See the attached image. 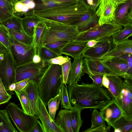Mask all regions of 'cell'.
Here are the masks:
<instances>
[{"label":"cell","mask_w":132,"mask_h":132,"mask_svg":"<svg viewBox=\"0 0 132 132\" xmlns=\"http://www.w3.org/2000/svg\"><path fill=\"white\" fill-rule=\"evenodd\" d=\"M54 121L63 132H73L70 116V109L59 111Z\"/></svg>","instance_id":"d4e9b609"},{"label":"cell","mask_w":132,"mask_h":132,"mask_svg":"<svg viewBox=\"0 0 132 132\" xmlns=\"http://www.w3.org/2000/svg\"><path fill=\"white\" fill-rule=\"evenodd\" d=\"M97 41L95 40H92L88 42L87 45V47H92L94 46L97 43Z\"/></svg>","instance_id":"f5cc1de1"},{"label":"cell","mask_w":132,"mask_h":132,"mask_svg":"<svg viewBox=\"0 0 132 132\" xmlns=\"http://www.w3.org/2000/svg\"><path fill=\"white\" fill-rule=\"evenodd\" d=\"M100 112L108 126L112 127L114 122L123 115V113L114 99L100 109Z\"/></svg>","instance_id":"2e32d148"},{"label":"cell","mask_w":132,"mask_h":132,"mask_svg":"<svg viewBox=\"0 0 132 132\" xmlns=\"http://www.w3.org/2000/svg\"><path fill=\"white\" fill-rule=\"evenodd\" d=\"M44 27L40 42L44 46L50 43L61 40H75L80 33L76 26L47 20H41Z\"/></svg>","instance_id":"277c9868"},{"label":"cell","mask_w":132,"mask_h":132,"mask_svg":"<svg viewBox=\"0 0 132 132\" xmlns=\"http://www.w3.org/2000/svg\"><path fill=\"white\" fill-rule=\"evenodd\" d=\"M20 102L22 109L26 114L32 115L30 104L24 88L21 90L14 91Z\"/></svg>","instance_id":"e575fe53"},{"label":"cell","mask_w":132,"mask_h":132,"mask_svg":"<svg viewBox=\"0 0 132 132\" xmlns=\"http://www.w3.org/2000/svg\"><path fill=\"white\" fill-rule=\"evenodd\" d=\"M97 43L94 46L87 47L82 55L85 57L99 60L115 47L111 36L96 40Z\"/></svg>","instance_id":"8fae6325"},{"label":"cell","mask_w":132,"mask_h":132,"mask_svg":"<svg viewBox=\"0 0 132 132\" xmlns=\"http://www.w3.org/2000/svg\"><path fill=\"white\" fill-rule=\"evenodd\" d=\"M114 47L98 60L109 57L122 56L125 54H132V40L128 39L115 43Z\"/></svg>","instance_id":"ffe728a7"},{"label":"cell","mask_w":132,"mask_h":132,"mask_svg":"<svg viewBox=\"0 0 132 132\" xmlns=\"http://www.w3.org/2000/svg\"><path fill=\"white\" fill-rule=\"evenodd\" d=\"M30 80L28 79L15 83V88L14 91H19L23 89Z\"/></svg>","instance_id":"bcb514c9"},{"label":"cell","mask_w":132,"mask_h":132,"mask_svg":"<svg viewBox=\"0 0 132 132\" xmlns=\"http://www.w3.org/2000/svg\"><path fill=\"white\" fill-rule=\"evenodd\" d=\"M61 93L55 97L51 98L47 104L49 114L53 120L55 119L56 111L59 107L60 102Z\"/></svg>","instance_id":"d590c367"},{"label":"cell","mask_w":132,"mask_h":132,"mask_svg":"<svg viewBox=\"0 0 132 132\" xmlns=\"http://www.w3.org/2000/svg\"><path fill=\"white\" fill-rule=\"evenodd\" d=\"M67 87V84L63 83L61 93V108L71 109L73 106L70 102Z\"/></svg>","instance_id":"8d00e7d4"},{"label":"cell","mask_w":132,"mask_h":132,"mask_svg":"<svg viewBox=\"0 0 132 132\" xmlns=\"http://www.w3.org/2000/svg\"><path fill=\"white\" fill-rule=\"evenodd\" d=\"M42 61L39 56L37 54H35L33 57L32 61L34 63H37L40 62Z\"/></svg>","instance_id":"db71d44e"},{"label":"cell","mask_w":132,"mask_h":132,"mask_svg":"<svg viewBox=\"0 0 132 132\" xmlns=\"http://www.w3.org/2000/svg\"><path fill=\"white\" fill-rule=\"evenodd\" d=\"M49 64L48 62L42 60L38 63L32 61L15 68V83L26 79L38 80Z\"/></svg>","instance_id":"9c48e42d"},{"label":"cell","mask_w":132,"mask_h":132,"mask_svg":"<svg viewBox=\"0 0 132 132\" xmlns=\"http://www.w3.org/2000/svg\"><path fill=\"white\" fill-rule=\"evenodd\" d=\"M36 109L37 117L41 120L44 132H63L51 118L46 107L39 96L36 100Z\"/></svg>","instance_id":"4fadbf2b"},{"label":"cell","mask_w":132,"mask_h":132,"mask_svg":"<svg viewBox=\"0 0 132 132\" xmlns=\"http://www.w3.org/2000/svg\"><path fill=\"white\" fill-rule=\"evenodd\" d=\"M127 54L100 60L111 74L120 77L124 79H132V61H128Z\"/></svg>","instance_id":"8992f818"},{"label":"cell","mask_w":132,"mask_h":132,"mask_svg":"<svg viewBox=\"0 0 132 132\" xmlns=\"http://www.w3.org/2000/svg\"><path fill=\"white\" fill-rule=\"evenodd\" d=\"M6 29L9 34L18 41L28 45H32L33 36L28 35L23 31L11 30Z\"/></svg>","instance_id":"1f68e13d"},{"label":"cell","mask_w":132,"mask_h":132,"mask_svg":"<svg viewBox=\"0 0 132 132\" xmlns=\"http://www.w3.org/2000/svg\"><path fill=\"white\" fill-rule=\"evenodd\" d=\"M116 4L117 6L120 4L125 3L129 0H112Z\"/></svg>","instance_id":"6f0895ef"},{"label":"cell","mask_w":132,"mask_h":132,"mask_svg":"<svg viewBox=\"0 0 132 132\" xmlns=\"http://www.w3.org/2000/svg\"><path fill=\"white\" fill-rule=\"evenodd\" d=\"M37 82L39 96L47 107L49 100L61 92L63 83L61 65L49 63Z\"/></svg>","instance_id":"3957f363"},{"label":"cell","mask_w":132,"mask_h":132,"mask_svg":"<svg viewBox=\"0 0 132 132\" xmlns=\"http://www.w3.org/2000/svg\"><path fill=\"white\" fill-rule=\"evenodd\" d=\"M96 10L90 9L77 22L73 25H76L80 32L88 30L99 24V18L96 14Z\"/></svg>","instance_id":"ac0fdd59"},{"label":"cell","mask_w":132,"mask_h":132,"mask_svg":"<svg viewBox=\"0 0 132 132\" xmlns=\"http://www.w3.org/2000/svg\"><path fill=\"white\" fill-rule=\"evenodd\" d=\"M71 64V59L61 65L63 77V82L67 84L68 75Z\"/></svg>","instance_id":"b9f144b4"},{"label":"cell","mask_w":132,"mask_h":132,"mask_svg":"<svg viewBox=\"0 0 132 132\" xmlns=\"http://www.w3.org/2000/svg\"><path fill=\"white\" fill-rule=\"evenodd\" d=\"M68 89L71 104L82 110L88 108L100 110L112 100L106 89L93 82L68 85Z\"/></svg>","instance_id":"6da1fadb"},{"label":"cell","mask_w":132,"mask_h":132,"mask_svg":"<svg viewBox=\"0 0 132 132\" xmlns=\"http://www.w3.org/2000/svg\"><path fill=\"white\" fill-rule=\"evenodd\" d=\"M117 5L112 0H102L96 11L99 24L114 22Z\"/></svg>","instance_id":"9a60e30c"},{"label":"cell","mask_w":132,"mask_h":132,"mask_svg":"<svg viewBox=\"0 0 132 132\" xmlns=\"http://www.w3.org/2000/svg\"><path fill=\"white\" fill-rule=\"evenodd\" d=\"M40 20L36 16H25L22 18V25L24 31L28 35L32 37L34 27Z\"/></svg>","instance_id":"f1b7e54d"},{"label":"cell","mask_w":132,"mask_h":132,"mask_svg":"<svg viewBox=\"0 0 132 132\" xmlns=\"http://www.w3.org/2000/svg\"><path fill=\"white\" fill-rule=\"evenodd\" d=\"M132 35V26H130L121 29L111 36L114 43L124 40Z\"/></svg>","instance_id":"836d02e7"},{"label":"cell","mask_w":132,"mask_h":132,"mask_svg":"<svg viewBox=\"0 0 132 132\" xmlns=\"http://www.w3.org/2000/svg\"><path fill=\"white\" fill-rule=\"evenodd\" d=\"M84 57L81 55L74 59L71 63L68 77L67 84L71 85L78 83L85 73L82 71Z\"/></svg>","instance_id":"d6986e66"},{"label":"cell","mask_w":132,"mask_h":132,"mask_svg":"<svg viewBox=\"0 0 132 132\" xmlns=\"http://www.w3.org/2000/svg\"><path fill=\"white\" fill-rule=\"evenodd\" d=\"M79 3L76 2H62L54 0H39L35 2V7L33 9H29L28 11L34 12L56 7L71 6Z\"/></svg>","instance_id":"7402d4cb"},{"label":"cell","mask_w":132,"mask_h":132,"mask_svg":"<svg viewBox=\"0 0 132 132\" xmlns=\"http://www.w3.org/2000/svg\"><path fill=\"white\" fill-rule=\"evenodd\" d=\"M0 77L6 90L11 95L14 94L13 92L8 90L9 86L15 83V68L13 59L7 52L3 58L0 60Z\"/></svg>","instance_id":"30bf717a"},{"label":"cell","mask_w":132,"mask_h":132,"mask_svg":"<svg viewBox=\"0 0 132 132\" xmlns=\"http://www.w3.org/2000/svg\"><path fill=\"white\" fill-rule=\"evenodd\" d=\"M69 42L67 40L55 41L50 43L44 46L61 56L62 54L61 51L62 49Z\"/></svg>","instance_id":"f35d334b"},{"label":"cell","mask_w":132,"mask_h":132,"mask_svg":"<svg viewBox=\"0 0 132 132\" xmlns=\"http://www.w3.org/2000/svg\"><path fill=\"white\" fill-rule=\"evenodd\" d=\"M13 15V4L5 0H0V23Z\"/></svg>","instance_id":"d6a6232c"},{"label":"cell","mask_w":132,"mask_h":132,"mask_svg":"<svg viewBox=\"0 0 132 132\" xmlns=\"http://www.w3.org/2000/svg\"><path fill=\"white\" fill-rule=\"evenodd\" d=\"M109 83L107 90L112 99L117 101L123 87L124 80L120 77L114 75L106 76Z\"/></svg>","instance_id":"cb8c5ba5"},{"label":"cell","mask_w":132,"mask_h":132,"mask_svg":"<svg viewBox=\"0 0 132 132\" xmlns=\"http://www.w3.org/2000/svg\"><path fill=\"white\" fill-rule=\"evenodd\" d=\"M8 51L5 47L0 42V59H2Z\"/></svg>","instance_id":"f907efd6"},{"label":"cell","mask_w":132,"mask_h":132,"mask_svg":"<svg viewBox=\"0 0 132 132\" xmlns=\"http://www.w3.org/2000/svg\"><path fill=\"white\" fill-rule=\"evenodd\" d=\"M103 76L101 75L89 76L92 80L93 82L100 87H102V80Z\"/></svg>","instance_id":"7dc6e473"},{"label":"cell","mask_w":132,"mask_h":132,"mask_svg":"<svg viewBox=\"0 0 132 132\" xmlns=\"http://www.w3.org/2000/svg\"><path fill=\"white\" fill-rule=\"evenodd\" d=\"M70 58L68 56L65 57L61 55L52 59L48 61V62L49 63L61 65L68 61Z\"/></svg>","instance_id":"7bdbcfd3"},{"label":"cell","mask_w":132,"mask_h":132,"mask_svg":"<svg viewBox=\"0 0 132 132\" xmlns=\"http://www.w3.org/2000/svg\"><path fill=\"white\" fill-rule=\"evenodd\" d=\"M13 125L6 109L0 110V132H17Z\"/></svg>","instance_id":"4316f807"},{"label":"cell","mask_w":132,"mask_h":132,"mask_svg":"<svg viewBox=\"0 0 132 132\" xmlns=\"http://www.w3.org/2000/svg\"><path fill=\"white\" fill-rule=\"evenodd\" d=\"M102 0H83L90 9L96 10Z\"/></svg>","instance_id":"ee69618b"},{"label":"cell","mask_w":132,"mask_h":132,"mask_svg":"<svg viewBox=\"0 0 132 132\" xmlns=\"http://www.w3.org/2000/svg\"><path fill=\"white\" fill-rule=\"evenodd\" d=\"M91 125L89 128L93 129L101 126H106L105 121L100 112L97 109H93L91 119Z\"/></svg>","instance_id":"74e56055"},{"label":"cell","mask_w":132,"mask_h":132,"mask_svg":"<svg viewBox=\"0 0 132 132\" xmlns=\"http://www.w3.org/2000/svg\"><path fill=\"white\" fill-rule=\"evenodd\" d=\"M22 18L13 15L0 23L8 29L24 31L22 25Z\"/></svg>","instance_id":"f546056e"},{"label":"cell","mask_w":132,"mask_h":132,"mask_svg":"<svg viewBox=\"0 0 132 132\" xmlns=\"http://www.w3.org/2000/svg\"><path fill=\"white\" fill-rule=\"evenodd\" d=\"M109 83V80L106 76H103L102 80V85L103 87L106 89L108 88Z\"/></svg>","instance_id":"816d5d0a"},{"label":"cell","mask_w":132,"mask_h":132,"mask_svg":"<svg viewBox=\"0 0 132 132\" xmlns=\"http://www.w3.org/2000/svg\"><path fill=\"white\" fill-rule=\"evenodd\" d=\"M9 35L11 44V55L15 68L32 61L35 54L32 45L23 44L9 34Z\"/></svg>","instance_id":"ba28073f"},{"label":"cell","mask_w":132,"mask_h":132,"mask_svg":"<svg viewBox=\"0 0 132 132\" xmlns=\"http://www.w3.org/2000/svg\"><path fill=\"white\" fill-rule=\"evenodd\" d=\"M44 27V22L40 20L34 27L32 45L35 50V54H38V51L40 47V39Z\"/></svg>","instance_id":"4dcf8cb0"},{"label":"cell","mask_w":132,"mask_h":132,"mask_svg":"<svg viewBox=\"0 0 132 132\" xmlns=\"http://www.w3.org/2000/svg\"><path fill=\"white\" fill-rule=\"evenodd\" d=\"M31 132H44L42 125L38 119L36 120Z\"/></svg>","instance_id":"c3c4849f"},{"label":"cell","mask_w":132,"mask_h":132,"mask_svg":"<svg viewBox=\"0 0 132 132\" xmlns=\"http://www.w3.org/2000/svg\"><path fill=\"white\" fill-rule=\"evenodd\" d=\"M82 110L73 106L70 109V116L73 132H79L82 125L83 121L81 117Z\"/></svg>","instance_id":"83f0119b"},{"label":"cell","mask_w":132,"mask_h":132,"mask_svg":"<svg viewBox=\"0 0 132 132\" xmlns=\"http://www.w3.org/2000/svg\"><path fill=\"white\" fill-rule=\"evenodd\" d=\"M82 71L88 76H103L113 75L108 71L100 60L87 57L84 59Z\"/></svg>","instance_id":"e0dca14e"},{"label":"cell","mask_w":132,"mask_h":132,"mask_svg":"<svg viewBox=\"0 0 132 132\" xmlns=\"http://www.w3.org/2000/svg\"><path fill=\"white\" fill-rule=\"evenodd\" d=\"M7 2L12 4L13 5L15 4L19 0H5Z\"/></svg>","instance_id":"94428289"},{"label":"cell","mask_w":132,"mask_h":132,"mask_svg":"<svg viewBox=\"0 0 132 132\" xmlns=\"http://www.w3.org/2000/svg\"><path fill=\"white\" fill-rule=\"evenodd\" d=\"M0 42L5 47L11 54V44L8 32L6 29L1 24H0Z\"/></svg>","instance_id":"60d3db41"},{"label":"cell","mask_w":132,"mask_h":132,"mask_svg":"<svg viewBox=\"0 0 132 132\" xmlns=\"http://www.w3.org/2000/svg\"><path fill=\"white\" fill-rule=\"evenodd\" d=\"M10 118L20 132H31L38 118L35 116L28 114L13 102L6 107Z\"/></svg>","instance_id":"5b68a950"},{"label":"cell","mask_w":132,"mask_h":132,"mask_svg":"<svg viewBox=\"0 0 132 132\" xmlns=\"http://www.w3.org/2000/svg\"><path fill=\"white\" fill-rule=\"evenodd\" d=\"M116 102L123 115L132 118V79L124 80Z\"/></svg>","instance_id":"7c38bea8"},{"label":"cell","mask_w":132,"mask_h":132,"mask_svg":"<svg viewBox=\"0 0 132 132\" xmlns=\"http://www.w3.org/2000/svg\"><path fill=\"white\" fill-rule=\"evenodd\" d=\"M90 9L87 5L79 3L71 6L56 7L34 12L28 11L24 15L36 16L40 20H49L73 25Z\"/></svg>","instance_id":"7a4b0ae2"},{"label":"cell","mask_w":132,"mask_h":132,"mask_svg":"<svg viewBox=\"0 0 132 132\" xmlns=\"http://www.w3.org/2000/svg\"><path fill=\"white\" fill-rule=\"evenodd\" d=\"M15 88V83L14 82L10 85L8 86V90L9 91H14Z\"/></svg>","instance_id":"9f6ffc18"},{"label":"cell","mask_w":132,"mask_h":132,"mask_svg":"<svg viewBox=\"0 0 132 132\" xmlns=\"http://www.w3.org/2000/svg\"><path fill=\"white\" fill-rule=\"evenodd\" d=\"M111 126H101L93 129L88 128L85 130L83 131L84 132H108L110 131Z\"/></svg>","instance_id":"f6af8a7d"},{"label":"cell","mask_w":132,"mask_h":132,"mask_svg":"<svg viewBox=\"0 0 132 132\" xmlns=\"http://www.w3.org/2000/svg\"><path fill=\"white\" fill-rule=\"evenodd\" d=\"M87 42L75 40L69 42L62 49L61 53L70 56L73 59L81 55L87 47Z\"/></svg>","instance_id":"44dd1931"},{"label":"cell","mask_w":132,"mask_h":132,"mask_svg":"<svg viewBox=\"0 0 132 132\" xmlns=\"http://www.w3.org/2000/svg\"><path fill=\"white\" fill-rule=\"evenodd\" d=\"M24 89L30 104L32 114L37 117L36 100L39 96L37 82L33 80H30Z\"/></svg>","instance_id":"603a6c76"},{"label":"cell","mask_w":132,"mask_h":132,"mask_svg":"<svg viewBox=\"0 0 132 132\" xmlns=\"http://www.w3.org/2000/svg\"><path fill=\"white\" fill-rule=\"evenodd\" d=\"M0 89L1 90H3L5 91V92H7L6 90V89L4 87L3 85V83L2 81V79L0 77Z\"/></svg>","instance_id":"680465c9"},{"label":"cell","mask_w":132,"mask_h":132,"mask_svg":"<svg viewBox=\"0 0 132 132\" xmlns=\"http://www.w3.org/2000/svg\"><path fill=\"white\" fill-rule=\"evenodd\" d=\"M112 127L114 132H132V118L122 115L114 122Z\"/></svg>","instance_id":"484cf974"},{"label":"cell","mask_w":132,"mask_h":132,"mask_svg":"<svg viewBox=\"0 0 132 132\" xmlns=\"http://www.w3.org/2000/svg\"><path fill=\"white\" fill-rule=\"evenodd\" d=\"M38 54L40 57L41 60L46 62H48L52 59L60 56L43 46H40L39 47L38 51Z\"/></svg>","instance_id":"ab89813d"},{"label":"cell","mask_w":132,"mask_h":132,"mask_svg":"<svg viewBox=\"0 0 132 132\" xmlns=\"http://www.w3.org/2000/svg\"><path fill=\"white\" fill-rule=\"evenodd\" d=\"M122 27L114 22L99 24L86 31L80 32L75 40L79 42H88L92 40H97L112 35Z\"/></svg>","instance_id":"52a82bcc"},{"label":"cell","mask_w":132,"mask_h":132,"mask_svg":"<svg viewBox=\"0 0 132 132\" xmlns=\"http://www.w3.org/2000/svg\"><path fill=\"white\" fill-rule=\"evenodd\" d=\"M57 1L62 2H76L82 3L87 5L85 3L83 0H54Z\"/></svg>","instance_id":"11a10c76"},{"label":"cell","mask_w":132,"mask_h":132,"mask_svg":"<svg viewBox=\"0 0 132 132\" xmlns=\"http://www.w3.org/2000/svg\"><path fill=\"white\" fill-rule=\"evenodd\" d=\"M12 97L11 95L4 93H0V105L8 102Z\"/></svg>","instance_id":"681fc988"},{"label":"cell","mask_w":132,"mask_h":132,"mask_svg":"<svg viewBox=\"0 0 132 132\" xmlns=\"http://www.w3.org/2000/svg\"><path fill=\"white\" fill-rule=\"evenodd\" d=\"M114 22L124 28L132 26V0L117 6Z\"/></svg>","instance_id":"5bb4252c"},{"label":"cell","mask_w":132,"mask_h":132,"mask_svg":"<svg viewBox=\"0 0 132 132\" xmlns=\"http://www.w3.org/2000/svg\"><path fill=\"white\" fill-rule=\"evenodd\" d=\"M35 3L34 1L32 2L30 4L29 7V9H33L35 7Z\"/></svg>","instance_id":"91938a15"}]
</instances>
